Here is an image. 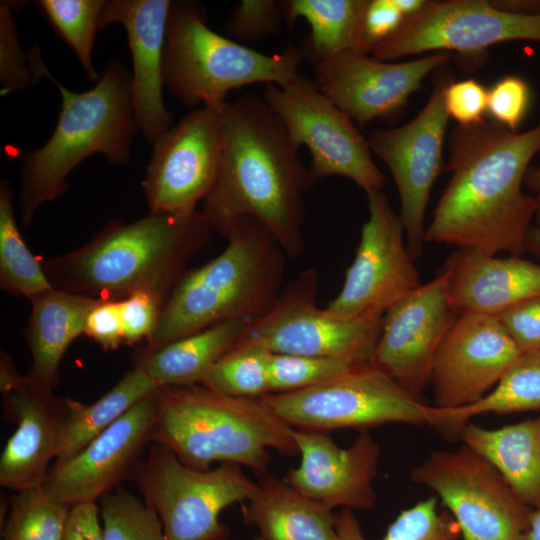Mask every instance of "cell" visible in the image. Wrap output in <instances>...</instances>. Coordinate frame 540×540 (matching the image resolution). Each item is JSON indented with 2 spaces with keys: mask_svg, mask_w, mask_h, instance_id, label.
Segmentation results:
<instances>
[{
  "mask_svg": "<svg viewBox=\"0 0 540 540\" xmlns=\"http://www.w3.org/2000/svg\"><path fill=\"white\" fill-rule=\"evenodd\" d=\"M448 148L450 179L426 228V243L521 256L536 211L523 186L540 153V123L524 132L486 119L457 125Z\"/></svg>",
  "mask_w": 540,
  "mask_h": 540,
  "instance_id": "6da1fadb",
  "label": "cell"
},
{
  "mask_svg": "<svg viewBox=\"0 0 540 540\" xmlns=\"http://www.w3.org/2000/svg\"><path fill=\"white\" fill-rule=\"evenodd\" d=\"M220 113L222 158L202 213L227 237L244 217L260 222L285 254L304 251L303 194L315 182L298 157L299 146L263 97L246 94Z\"/></svg>",
  "mask_w": 540,
  "mask_h": 540,
  "instance_id": "7a4b0ae2",
  "label": "cell"
},
{
  "mask_svg": "<svg viewBox=\"0 0 540 540\" xmlns=\"http://www.w3.org/2000/svg\"><path fill=\"white\" fill-rule=\"evenodd\" d=\"M212 232L202 211H150L131 223L113 221L85 245L41 263L60 291L114 301L145 291L166 302Z\"/></svg>",
  "mask_w": 540,
  "mask_h": 540,
  "instance_id": "3957f363",
  "label": "cell"
},
{
  "mask_svg": "<svg viewBox=\"0 0 540 540\" xmlns=\"http://www.w3.org/2000/svg\"><path fill=\"white\" fill-rule=\"evenodd\" d=\"M38 70L41 78H48L58 88L61 109L46 143L23 157L18 205L25 226L43 204L68 189V176L89 156L102 154L110 164H128L139 130L132 104L131 74L119 58L110 60L95 86L84 92L60 84L42 58Z\"/></svg>",
  "mask_w": 540,
  "mask_h": 540,
  "instance_id": "277c9868",
  "label": "cell"
},
{
  "mask_svg": "<svg viewBox=\"0 0 540 540\" xmlns=\"http://www.w3.org/2000/svg\"><path fill=\"white\" fill-rule=\"evenodd\" d=\"M226 238L218 256L175 285L143 350H156L224 321L250 323L272 306L284 274L283 249L251 217L242 218Z\"/></svg>",
  "mask_w": 540,
  "mask_h": 540,
  "instance_id": "5b68a950",
  "label": "cell"
},
{
  "mask_svg": "<svg viewBox=\"0 0 540 540\" xmlns=\"http://www.w3.org/2000/svg\"><path fill=\"white\" fill-rule=\"evenodd\" d=\"M152 443L169 448L185 465L210 469L214 462L247 466L264 474L268 449L299 455L294 429L262 398L233 397L201 384L161 387Z\"/></svg>",
  "mask_w": 540,
  "mask_h": 540,
  "instance_id": "8992f818",
  "label": "cell"
},
{
  "mask_svg": "<svg viewBox=\"0 0 540 540\" xmlns=\"http://www.w3.org/2000/svg\"><path fill=\"white\" fill-rule=\"evenodd\" d=\"M305 57L302 47L293 44L280 53H261L210 29L200 3L171 2L164 88L189 106L220 111L232 89L258 83L283 87L298 75Z\"/></svg>",
  "mask_w": 540,
  "mask_h": 540,
  "instance_id": "52a82bcc",
  "label": "cell"
},
{
  "mask_svg": "<svg viewBox=\"0 0 540 540\" xmlns=\"http://www.w3.org/2000/svg\"><path fill=\"white\" fill-rule=\"evenodd\" d=\"M145 503L159 516L166 540H226L221 512L257 491L236 463L213 469L189 467L166 446L152 443L132 478Z\"/></svg>",
  "mask_w": 540,
  "mask_h": 540,
  "instance_id": "ba28073f",
  "label": "cell"
},
{
  "mask_svg": "<svg viewBox=\"0 0 540 540\" xmlns=\"http://www.w3.org/2000/svg\"><path fill=\"white\" fill-rule=\"evenodd\" d=\"M286 424L321 431L388 424L430 425L432 406L404 389L372 362L322 384L262 397Z\"/></svg>",
  "mask_w": 540,
  "mask_h": 540,
  "instance_id": "9c48e42d",
  "label": "cell"
},
{
  "mask_svg": "<svg viewBox=\"0 0 540 540\" xmlns=\"http://www.w3.org/2000/svg\"><path fill=\"white\" fill-rule=\"evenodd\" d=\"M318 273L303 271L268 311L245 327L239 342L271 353L331 357L371 363L384 315L348 317L317 304Z\"/></svg>",
  "mask_w": 540,
  "mask_h": 540,
  "instance_id": "30bf717a",
  "label": "cell"
},
{
  "mask_svg": "<svg viewBox=\"0 0 540 540\" xmlns=\"http://www.w3.org/2000/svg\"><path fill=\"white\" fill-rule=\"evenodd\" d=\"M449 510L463 540H522L533 509L499 472L466 445L432 452L411 470Z\"/></svg>",
  "mask_w": 540,
  "mask_h": 540,
  "instance_id": "8fae6325",
  "label": "cell"
},
{
  "mask_svg": "<svg viewBox=\"0 0 540 540\" xmlns=\"http://www.w3.org/2000/svg\"><path fill=\"white\" fill-rule=\"evenodd\" d=\"M262 97L294 142L308 148L315 181L337 175L350 179L366 194L382 191L385 176L372 159L368 140L314 79L298 74L283 87L266 85Z\"/></svg>",
  "mask_w": 540,
  "mask_h": 540,
  "instance_id": "7c38bea8",
  "label": "cell"
},
{
  "mask_svg": "<svg viewBox=\"0 0 540 540\" xmlns=\"http://www.w3.org/2000/svg\"><path fill=\"white\" fill-rule=\"evenodd\" d=\"M451 81L449 71L437 70L432 92L412 120L397 128L375 129L367 139L371 151L385 163L394 179L406 245L414 261L424 251L426 209L442 167L450 118L445 90Z\"/></svg>",
  "mask_w": 540,
  "mask_h": 540,
  "instance_id": "4fadbf2b",
  "label": "cell"
},
{
  "mask_svg": "<svg viewBox=\"0 0 540 540\" xmlns=\"http://www.w3.org/2000/svg\"><path fill=\"white\" fill-rule=\"evenodd\" d=\"M518 40L540 42V14L505 12L489 0H427L371 53L383 61L450 51L471 57L493 45Z\"/></svg>",
  "mask_w": 540,
  "mask_h": 540,
  "instance_id": "5bb4252c",
  "label": "cell"
},
{
  "mask_svg": "<svg viewBox=\"0 0 540 540\" xmlns=\"http://www.w3.org/2000/svg\"><path fill=\"white\" fill-rule=\"evenodd\" d=\"M367 197L369 218L362 226L354 260L342 289L327 306L348 317L384 315L421 285L399 214L382 191Z\"/></svg>",
  "mask_w": 540,
  "mask_h": 540,
  "instance_id": "9a60e30c",
  "label": "cell"
},
{
  "mask_svg": "<svg viewBox=\"0 0 540 540\" xmlns=\"http://www.w3.org/2000/svg\"><path fill=\"white\" fill-rule=\"evenodd\" d=\"M222 158L219 111L202 107L185 115L153 143L142 182L151 212L197 211L218 177Z\"/></svg>",
  "mask_w": 540,
  "mask_h": 540,
  "instance_id": "2e32d148",
  "label": "cell"
},
{
  "mask_svg": "<svg viewBox=\"0 0 540 540\" xmlns=\"http://www.w3.org/2000/svg\"><path fill=\"white\" fill-rule=\"evenodd\" d=\"M158 390L136 403L77 454L54 460L43 490L74 506L97 503L122 482L132 481L152 444L159 410Z\"/></svg>",
  "mask_w": 540,
  "mask_h": 540,
  "instance_id": "e0dca14e",
  "label": "cell"
},
{
  "mask_svg": "<svg viewBox=\"0 0 540 540\" xmlns=\"http://www.w3.org/2000/svg\"><path fill=\"white\" fill-rule=\"evenodd\" d=\"M457 317L448 277L441 269L434 279L385 312L372 363L420 397L430 383L437 352Z\"/></svg>",
  "mask_w": 540,
  "mask_h": 540,
  "instance_id": "ac0fdd59",
  "label": "cell"
},
{
  "mask_svg": "<svg viewBox=\"0 0 540 540\" xmlns=\"http://www.w3.org/2000/svg\"><path fill=\"white\" fill-rule=\"evenodd\" d=\"M450 53L435 52L411 61H383L364 52H346L314 63V81L354 122L398 115L431 73L444 68Z\"/></svg>",
  "mask_w": 540,
  "mask_h": 540,
  "instance_id": "d6986e66",
  "label": "cell"
},
{
  "mask_svg": "<svg viewBox=\"0 0 540 540\" xmlns=\"http://www.w3.org/2000/svg\"><path fill=\"white\" fill-rule=\"evenodd\" d=\"M0 390L4 418L16 425L0 457V485L14 492L40 488L56 459L65 397L20 375L12 357L1 353Z\"/></svg>",
  "mask_w": 540,
  "mask_h": 540,
  "instance_id": "ffe728a7",
  "label": "cell"
},
{
  "mask_svg": "<svg viewBox=\"0 0 540 540\" xmlns=\"http://www.w3.org/2000/svg\"><path fill=\"white\" fill-rule=\"evenodd\" d=\"M521 355L495 316L459 314L434 361V407L457 409L487 395Z\"/></svg>",
  "mask_w": 540,
  "mask_h": 540,
  "instance_id": "44dd1931",
  "label": "cell"
},
{
  "mask_svg": "<svg viewBox=\"0 0 540 540\" xmlns=\"http://www.w3.org/2000/svg\"><path fill=\"white\" fill-rule=\"evenodd\" d=\"M301 461L283 481L304 496L330 509H370L376 503L373 481L380 446L362 431L348 448L338 446L325 432L294 430Z\"/></svg>",
  "mask_w": 540,
  "mask_h": 540,
  "instance_id": "7402d4cb",
  "label": "cell"
},
{
  "mask_svg": "<svg viewBox=\"0 0 540 540\" xmlns=\"http://www.w3.org/2000/svg\"><path fill=\"white\" fill-rule=\"evenodd\" d=\"M169 0H106L101 30L121 24L132 56V104L140 132L149 143L171 126L164 98L163 64Z\"/></svg>",
  "mask_w": 540,
  "mask_h": 540,
  "instance_id": "603a6c76",
  "label": "cell"
},
{
  "mask_svg": "<svg viewBox=\"0 0 540 540\" xmlns=\"http://www.w3.org/2000/svg\"><path fill=\"white\" fill-rule=\"evenodd\" d=\"M442 270L450 301L457 312L498 316L510 307L540 295V264L520 255L499 258L456 248Z\"/></svg>",
  "mask_w": 540,
  "mask_h": 540,
  "instance_id": "cb8c5ba5",
  "label": "cell"
},
{
  "mask_svg": "<svg viewBox=\"0 0 540 540\" xmlns=\"http://www.w3.org/2000/svg\"><path fill=\"white\" fill-rule=\"evenodd\" d=\"M98 300L54 288L31 300L24 336L32 357L27 376L33 382L54 389L63 356L71 343L84 334L87 316Z\"/></svg>",
  "mask_w": 540,
  "mask_h": 540,
  "instance_id": "d4e9b609",
  "label": "cell"
},
{
  "mask_svg": "<svg viewBox=\"0 0 540 540\" xmlns=\"http://www.w3.org/2000/svg\"><path fill=\"white\" fill-rule=\"evenodd\" d=\"M241 513L246 524L259 529L263 540H339L332 509L274 476L258 482Z\"/></svg>",
  "mask_w": 540,
  "mask_h": 540,
  "instance_id": "484cf974",
  "label": "cell"
},
{
  "mask_svg": "<svg viewBox=\"0 0 540 540\" xmlns=\"http://www.w3.org/2000/svg\"><path fill=\"white\" fill-rule=\"evenodd\" d=\"M460 438L499 472L526 506L540 509V415L495 429L470 421Z\"/></svg>",
  "mask_w": 540,
  "mask_h": 540,
  "instance_id": "4316f807",
  "label": "cell"
},
{
  "mask_svg": "<svg viewBox=\"0 0 540 540\" xmlns=\"http://www.w3.org/2000/svg\"><path fill=\"white\" fill-rule=\"evenodd\" d=\"M248 322L224 321L153 351L138 350L133 362L160 387L201 384L216 362L240 341Z\"/></svg>",
  "mask_w": 540,
  "mask_h": 540,
  "instance_id": "83f0119b",
  "label": "cell"
},
{
  "mask_svg": "<svg viewBox=\"0 0 540 540\" xmlns=\"http://www.w3.org/2000/svg\"><path fill=\"white\" fill-rule=\"evenodd\" d=\"M369 1L287 0L280 7L289 27L298 18L309 24L311 31L302 49L314 64L346 52L371 53L364 29Z\"/></svg>",
  "mask_w": 540,
  "mask_h": 540,
  "instance_id": "f1b7e54d",
  "label": "cell"
},
{
  "mask_svg": "<svg viewBox=\"0 0 540 540\" xmlns=\"http://www.w3.org/2000/svg\"><path fill=\"white\" fill-rule=\"evenodd\" d=\"M159 388L141 367L134 365L92 404L65 397V415L55 460L77 454L136 403Z\"/></svg>",
  "mask_w": 540,
  "mask_h": 540,
  "instance_id": "f546056e",
  "label": "cell"
},
{
  "mask_svg": "<svg viewBox=\"0 0 540 540\" xmlns=\"http://www.w3.org/2000/svg\"><path fill=\"white\" fill-rule=\"evenodd\" d=\"M540 410V349L521 353L497 385L472 405L457 409L432 406L431 425L447 438H460L475 416Z\"/></svg>",
  "mask_w": 540,
  "mask_h": 540,
  "instance_id": "4dcf8cb0",
  "label": "cell"
},
{
  "mask_svg": "<svg viewBox=\"0 0 540 540\" xmlns=\"http://www.w3.org/2000/svg\"><path fill=\"white\" fill-rule=\"evenodd\" d=\"M0 286L6 293L30 300L53 288L41 260L28 249L19 232L13 192L5 181L0 185Z\"/></svg>",
  "mask_w": 540,
  "mask_h": 540,
  "instance_id": "1f68e13d",
  "label": "cell"
},
{
  "mask_svg": "<svg viewBox=\"0 0 540 540\" xmlns=\"http://www.w3.org/2000/svg\"><path fill=\"white\" fill-rule=\"evenodd\" d=\"M339 540H367L351 509L336 514ZM460 530L450 514L439 513L437 499L429 497L402 510L381 540H458Z\"/></svg>",
  "mask_w": 540,
  "mask_h": 540,
  "instance_id": "d6a6232c",
  "label": "cell"
},
{
  "mask_svg": "<svg viewBox=\"0 0 540 540\" xmlns=\"http://www.w3.org/2000/svg\"><path fill=\"white\" fill-rule=\"evenodd\" d=\"M35 4L72 48L86 76L98 81L92 52L106 0H38Z\"/></svg>",
  "mask_w": 540,
  "mask_h": 540,
  "instance_id": "836d02e7",
  "label": "cell"
},
{
  "mask_svg": "<svg viewBox=\"0 0 540 540\" xmlns=\"http://www.w3.org/2000/svg\"><path fill=\"white\" fill-rule=\"evenodd\" d=\"M71 507L42 487L16 491L3 540H63Z\"/></svg>",
  "mask_w": 540,
  "mask_h": 540,
  "instance_id": "e575fe53",
  "label": "cell"
},
{
  "mask_svg": "<svg viewBox=\"0 0 540 540\" xmlns=\"http://www.w3.org/2000/svg\"><path fill=\"white\" fill-rule=\"evenodd\" d=\"M270 355L260 346L238 342L216 362L201 385L228 396L262 398L271 393Z\"/></svg>",
  "mask_w": 540,
  "mask_h": 540,
  "instance_id": "d590c367",
  "label": "cell"
},
{
  "mask_svg": "<svg viewBox=\"0 0 540 540\" xmlns=\"http://www.w3.org/2000/svg\"><path fill=\"white\" fill-rule=\"evenodd\" d=\"M98 502L104 540H166L157 513L121 486Z\"/></svg>",
  "mask_w": 540,
  "mask_h": 540,
  "instance_id": "8d00e7d4",
  "label": "cell"
},
{
  "mask_svg": "<svg viewBox=\"0 0 540 540\" xmlns=\"http://www.w3.org/2000/svg\"><path fill=\"white\" fill-rule=\"evenodd\" d=\"M358 365L362 364L340 358L271 353L268 366L270 392L286 393L313 387Z\"/></svg>",
  "mask_w": 540,
  "mask_h": 540,
  "instance_id": "74e56055",
  "label": "cell"
},
{
  "mask_svg": "<svg viewBox=\"0 0 540 540\" xmlns=\"http://www.w3.org/2000/svg\"><path fill=\"white\" fill-rule=\"evenodd\" d=\"M30 53L25 54L21 46L12 5L7 1L0 4V83L1 95L25 90L40 81Z\"/></svg>",
  "mask_w": 540,
  "mask_h": 540,
  "instance_id": "f35d334b",
  "label": "cell"
},
{
  "mask_svg": "<svg viewBox=\"0 0 540 540\" xmlns=\"http://www.w3.org/2000/svg\"><path fill=\"white\" fill-rule=\"evenodd\" d=\"M284 19L280 2L274 0H242L224 24L230 39L239 43H255L281 31Z\"/></svg>",
  "mask_w": 540,
  "mask_h": 540,
  "instance_id": "ab89813d",
  "label": "cell"
},
{
  "mask_svg": "<svg viewBox=\"0 0 540 540\" xmlns=\"http://www.w3.org/2000/svg\"><path fill=\"white\" fill-rule=\"evenodd\" d=\"M530 99L528 83L520 76L507 75L488 89L487 111L494 121L517 132L528 111Z\"/></svg>",
  "mask_w": 540,
  "mask_h": 540,
  "instance_id": "60d3db41",
  "label": "cell"
},
{
  "mask_svg": "<svg viewBox=\"0 0 540 540\" xmlns=\"http://www.w3.org/2000/svg\"><path fill=\"white\" fill-rule=\"evenodd\" d=\"M165 302L158 296L139 291L119 301L124 343L134 345L153 335Z\"/></svg>",
  "mask_w": 540,
  "mask_h": 540,
  "instance_id": "b9f144b4",
  "label": "cell"
},
{
  "mask_svg": "<svg viewBox=\"0 0 540 540\" xmlns=\"http://www.w3.org/2000/svg\"><path fill=\"white\" fill-rule=\"evenodd\" d=\"M521 353L540 349V295L496 316Z\"/></svg>",
  "mask_w": 540,
  "mask_h": 540,
  "instance_id": "7bdbcfd3",
  "label": "cell"
},
{
  "mask_svg": "<svg viewBox=\"0 0 540 540\" xmlns=\"http://www.w3.org/2000/svg\"><path fill=\"white\" fill-rule=\"evenodd\" d=\"M488 105V89L474 79L451 81L445 90V106L449 117L466 126L484 120Z\"/></svg>",
  "mask_w": 540,
  "mask_h": 540,
  "instance_id": "ee69618b",
  "label": "cell"
},
{
  "mask_svg": "<svg viewBox=\"0 0 540 540\" xmlns=\"http://www.w3.org/2000/svg\"><path fill=\"white\" fill-rule=\"evenodd\" d=\"M84 334L105 351L117 349L124 342L119 301L99 298L87 316Z\"/></svg>",
  "mask_w": 540,
  "mask_h": 540,
  "instance_id": "f6af8a7d",
  "label": "cell"
},
{
  "mask_svg": "<svg viewBox=\"0 0 540 540\" xmlns=\"http://www.w3.org/2000/svg\"><path fill=\"white\" fill-rule=\"evenodd\" d=\"M404 16L393 0H370L365 14V37L370 49L392 35Z\"/></svg>",
  "mask_w": 540,
  "mask_h": 540,
  "instance_id": "bcb514c9",
  "label": "cell"
},
{
  "mask_svg": "<svg viewBox=\"0 0 540 540\" xmlns=\"http://www.w3.org/2000/svg\"><path fill=\"white\" fill-rule=\"evenodd\" d=\"M63 540H104L97 503H83L71 507Z\"/></svg>",
  "mask_w": 540,
  "mask_h": 540,
  "instance_id": "7dc6e473",
  "label": "cell"
},
{
  "mask_svg": "<svg viewBox=\"0 0 540 540\" xmlns=\"http://www.w3.org/2000/svg\"><path fill=\"white\" fill-rule=\"evenodd\" d=\"M524 186L532 193L535 199L536 211L534 220L540 227V166H530L524 180Z\"/></svg>",
  "mask_w": 540,
  "mask_h": 540,
  "instance_id": "c3c4849f",
  "label": "cell"
},
{
  "mask_svg": "<svg viewBox=\"0 0 540 540\" xmlns=\"http://www.w3.org/2000/svg\"><path fill=\"white\" fill-rule=\"evenodd\" d=\"M525 250L540 258V227L532 225L527 233Z\"/></svg>",
  "mask_w": 540,
  "mask_h": 540,
  "instance_id": "681fc988",
  "label": "cell"
},
{
  "mask_svg": "<svg viewBox=\"0 0 540 540\" xmlns=\"http://www.w3.org/2000/svg\"><path fill=\"white\" fill-rule=\"evenodd\" d=\"M522 540H540V509L532 510Z\"/></svg>",
  "mask_w": 540,
  "mask_h": 540,
  "instance_id": "f907efd6",
  "label": "cell"
},
{
  "mask_svg": "<svg viewBox=\"0 0 540 540\" xmlns=\"http://www.w3.org/2000/svg\"><path fill=\"white\" fill-rule=\"evenodd\" d=\"M427 0H393V3L404 17L410 16L421 10Z\"/></svg>",
  "mask_w": 540,
  "mask_h": 540,
  "instance_id": "816d5d0a",
  "label": "cell"
},
{
  "mask_svg": "<svg viewBox=\"0 0 540 540\" xmlns=\"http://www.w3.org/2000/svg\"><path fill=\"white\" fill-rule=\"evenodd\" d=\"M253 540H263V538L258 536V537H255Z\"/></svg>",
  "mask_w": 540,
  "mask_h": 540,
  "instance_id": "f5cc1de1",
  "label": "cell"
}]
</instances>
